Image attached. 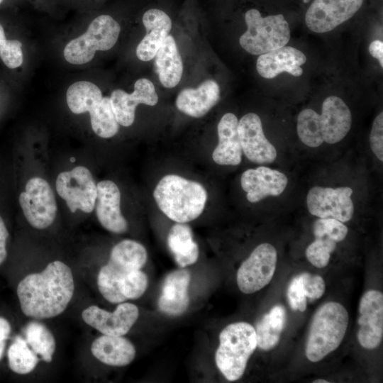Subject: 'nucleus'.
<instances>
[{
	"label": "nucleus",
	"instance_id": "nucleus-27",
	"mask_svg": "<svg viewBox=\"0 0 383 383\" xmlns=\"http://www.w3.org/2000/svg\"><path fill=\"white\" fill-rule=\"evenodd\" d=\"M167 245L177 264L181 267L191 265L198 260L199 247L187 224L177 223L170 228Z\"/></svg>",
	"mask_w": 383,
	"mask_h": 383
},
{
	"label": "nucleus",
	"instance_id": "nucleus-36",
	"mask_svg": "<svg viewBox=\"0 0 383 383\" xmlns=\"http://www.w3.org/2000/svg\"><path fill=\"white\" fill-rule=\"evenodd\" d=\"M21 43L17 40H6L0 44V57L11 69L16 68L23 63V57Z\"/></svg>",
	"mask_w": 383,
	"mask_h": 383
},
{
	"label": "nucleus",
	"instance_id": "nucleus-37",
	"mask_svg": "<svg viewBox=\"0 0 383 383\" xmlns=\"http://www.w3.org/2000/svg\"><path fill=\"white\" fill-rule=\"evenodd\" d=\"M299 276L306 297L315 300L323 295L326 284L322 277L309 272L301 273Z\"/></svg>",
	"mask_w": 383,
	"mask_h": 383
},
{
	"label": "nucleus",
	"instance_id": "nucleus-45",
	"mask_svg": "<svg viewBox=\"0 0 383 383\" xmlns=\"http://www.w3.org/2000/svg\"><path fill=\"white\" fill-rule=\"evenodd\" d=\"M304 3H308L310 0H303Z\"/></svg>",
	"mask_w": 383,
	"mask_h": 383
},
{
	"label": "nucleus",
	"instance_id": "nucleus-41",
	"mask_svg": "<svg viewBox=\"0 0 383 383\" xmlns=\"http://www.w3.org/2000/svg\"><path fill=\"white\" fill-rule=\"evenodd\" d=\"M9 238V232L6 224L0 216V265H1L7 257L6 241Z\"/></svg>",
	"mask_w": 383,
	"mask_h": 383
},
{
	"label": "nucleus",
	"instance_id": "nucleus-31",
	"mask_svg": "<svg viewBox=\"0 0 383 383\" xmlns=\"http://www.w3.org/2000/svg\"><path fill=\"white\" fill-rule=\"evenodd\" d=\"M89 113L91 128L99 137L109 138L118 133L119 124L113 111L109 97H103Z\"/></svg>",
	"mask_w": 383,
	"mask_h": 383
},
{
	"label": "nucleus",
	"instance_id": "nucleus-34",
	"mask_svg": "<svg viewBox=\"0 0 383 383\" xmlns=\"http://www.w3.org/2000/svg\"><path fill=\"white\" fill-rule=\"evenodd\" d=\"M148 284L147 275L138 270L128 273L119 281L118 289L124 301L136 299L145 293Z\"/></svg>",
	"mask_w": 383,
	"mask_h": 383
},
{
	"label": "nucleus",
	"instance_id": "nucleus-8",
	"mask_svg": "<svg viewBox=\"0 0 383 383\" xmlns=\"http://www.w3.org/2000/svg\"><path fill=\"white\" fill-rule=\"evenodd\" d=\"M18 201L26 219L33 228L45 229L54 222L57 201L51 186L45 179L30 178L20 194Z\"/></svg>",
	"mask_w": 383,
	"mask_h": 383
},
{
	"label": "nucleus",
	"instance_id": "nucleus-3",
	"mask_svg": "<svg viewBox=\"0 0 383 383\" xmlns=\"http://www.w3.org/2000/svg\"><path fill=\"white\" fill-rule=\"evenodd\" d=\"M153 196L161 211L176 223H186L204 211L207 192L202 184L177 174L163 177Z\"/></svg>",
	"mask_w": 383,
	"mask_h": 383
},
{
	"label": "nucleus",
	"instance_id": "nucleus-28",
	"mask_svg": "<svg viewBox=\"0 0 383 383\" xmlns=\"http://www.w3.org/2000/svg\"><path fill=\"white\" fill-rule=\"evenodd\" d=\"M286 322V309L276 305L265 314L255 328L257 347L263 350L273 349L279 343Z\"/></svg>",
	"mask_w": 383,
	"mask_h": 383
},
{
	"label": "nucleus",
	"instance_id": "nucleus-25",
	"mask_svg": "<svg viewBox=\"0 0 383 383\" xmlns=\"http://www.w3.org/2000/svg\"><path fill=\"white\" fill-rule=\"evenodd\" d=\"M92 355L102 363L114 367L129 365L135 357V348L123 335H103L91 345Z\"/></svg>",
	"mask_w": 383,
	"mask_h": 383
},
{
	"label": "nucleus",
	"instance_id": "nucleus-22",
	"mask_svg": "<svg viewBox=\"0 0 383 383\" xmlns=\"http://www.w3.org/2000/svg\"><path fill=\"white\" fill-rule=\"evenodd\" d=\"M190 274L187 270H176L164 279L162 292L158 299V308L170 316H179L188 308L189 296L188 287Z\"/></svg>",
	"mask_w": 383,
	"mask_h": 383
},
{
	"label": "nucleus",
	"instance_id": "nucleus-17",
	"mask_svg": "<svg viewBox=\"0 0 383 383\" xmlns=\"http://www.w3.org/2000/svg\"><path fill=\"white\" fill-rule=\"evenodd\" d=\"M288 182V177L284 173L266 166L248 169L240 177L241 187L251 203H257L268 196L281 195Z\"/></svg>",
	"mask_w": 383,
	"mask_h": 383
},
{
	"label": "nucleus",
	"instance_id": "nucleus-2",
	"mask_svg": "<svg viewBox=\"0 0 383 383\" xmlns=\"http://www.w3.org/2000/svg\"><path fill=\"white\" fill-rule=\"evenodd\" d=\"M351 126L352 113L348 105L341 98L329 96L322 104L321 114L311 109L299 112L296 132L305 145L318 148L323 143H339L348 135Z\"/></svg>",
	"mask_w": 383,
	"mask_h": 383
},
{
	"label": "nucleus",
	"instance_id": "nucleus-44",
	"mask_svg": "<svg viewBox=\"0 0 383 383\" xmlns=\"http://www.w3.org/2000/svg\"><path fill=\"white\" fill-rule=\"evenodd\" d=\"M313 383H328V381L323 379H318L313 381Z\"/></svg>",
	"mask_w": 383,
	"mask_h": 383
},
{
	"label": "nucleus",
	"instance_id": "nucleus-1",
	"mask_svg": "<svg viewBox=\"0 0 383 383\" xmlns=\"http://www.w3.org/2000/svg\"><path fill=\"white\" fill-rule=\"evenodd\" d=\"M74 292V281L70 267L60 260L50 262L38 273H31L17 286L22 312L34 319H45L61 314Z\"/></svg>",
	"mask_w": 383,
	"mask_h": 383
},
{
	"label": "nucleus",
	"instance_id": "nucleus-33",
	"mask_svg": "<svg viewBox=\"0 0 383 383\" xmlns=\"http://www.w3.org/2000/svg\"><path fill=\"white\" fill-rule=\"evenodd\" d=\"M336 246L337 243L328 236L315 237L314 240L306 249V257L314 267L323 268L329 263L331 255Z\"/></svg>",
	"mask_w": 383,
	"mask_h": 383
},
{
	"label": "nucleus",
	"instance_id": "nucleus-7",
	"mask_svg": "<svg viewBox=\"0 0 383 383\" xmlns=\"http://www.w3.org/2000/svg\"><path fill=\"white\" fill-rule=\"evenodd\" d=\"M120 31L119 23L111 15L100 14L92 19L84 34L66 45L65 59L72 65L86 64L94 58L96 51L112 48Z\"/></svg>",
	"mask_w": 383,
	"mask_h": 383
},
{
	"label": "nucleus",
	"instance_id": "nucleus-39",
	"mask_svg": "<svg viewBox=\"0 0 383 383\" xmlns=\"http://www.w3.org/2000/svg\"><path fill=\"white\" fill-rule=\"evenodd\" d=\"M287 297L290 307L294 311L304 312L306 309V296L299 276L294 277L288 287Z\"/></svg>",
	"mask_w": 383,
	"mask_h": 383
},
{
	"label": "nucleus",
	"instance_id": "nucleus-21",
	"mask_svg": "<svg viewBox=\"0 0 383 383\" xmlns=\"http://www.w3.org/2000/svg\"><path fill=\"white\" fill-rule=\"evenodd\" d=\"M146 35L136 48L138 58L144 62L153 59L172 29L170 16L158 9L147 10L142 18Z\"/></svg>",
	"mask_w": 383,
	"mask_h": 383
},
{
	"label": "nucleus",
	"instance_id": "nucleus-38",
	"mask_svg": "<svg viewBox=\"0 0 383 383\" xmlns=\"http://www.w3.org/2000/svg\"><path fill=\"white\" fill-rule=\"evenodd\" d=\"M370 146L377 159L383 161V112L381 111L374 119L370 133Z\"/></svg>",
	"mask_w": 383,
	"mask_h": 383
},
{
	"label": "nucleus",
	"instance_id": "nucleus-18",
	"mask_svg": "<svg viewBox=\"0 0 383 383\" xmlns=\"http://www.w3.org/2000/svg\"><path fill=\"white\" fill-rule=\"evenodd\" d=\"M97 197L96 215L106 230L114 233H123L128 223L121 211V192L113 181L102 180L96 184Z\"/></svg>",
	"mask_w": 383,
	"mask_h": 383
},
{
	"label": "nucleus",
	"instance_id": "nucleus-30",
	"mask_svg": "<svg viewBox=\"0 0 383 383\" xmlns=\"http://www.w3.org/2000/svg\"><path fill=\"white\" fill-rule=\"evenodd\" d=\"M24 333L30 348L43 361L52 362L56 343L51 331L43 323L32 321L26 326Z\"/></svg>",
	"mask_w": 383,
	"mask_h": 383
},
{
	"label": "nucleus",
	"instance_id": "nucleus-23",
	"mask_svg": "<svg viewBox=\"0 0 383 383\" xmlns=\"http://www.w3.org/2000/svg\"><path fill=\"white\" fill-rule=\"evenodd\" d=\"M219 99V85L216 81L208 79L196 89H182L176 99L175 105L184 114L200 118L206 115Z\"/></svg>",
	"mask_w": 383,
	"mask_h": 383
},
{
	"label": "nucleus",
	"instance_id": "nucleus-16",
	"mask_svg": "<svg viewBox=\"0 0 383 383\" xmlns=\"http://www.w3.org/2000/svg\"><path fill=\"white\" fill-rule=\"evenodd\" d=\"M110 98L111 107L118 124L128 127L135 120V109L140 104L155 106L158 96L153 83L146 78L138 79L131 94L117 89L112 91Z\"/></svg>",
	"mask_w": 383,
	"mask_h": 383
},
{
	"label": "nucleus",
	"instance_id": "nucleus-47",
	"mask_svg": "<svg viewBox=\"0 0 383 383\" xmlns=\"http://www.w3.org/2000/svg\"><path fill=\"white\" fill-rule=\"evenodd\" d=\"M94 1H101V0H94Z\"/></svg>",
	"mask_w": 383,
	"mask_h": 383
},
{
	"label": "nucleus",
	"instance_id": "nucleus-11",
	"mask_svg": "<svg viewBox=\"0 0 383 383\" xmlns=\"http://www.w3.org/2000/svg\"><path fill=\"white\" fill-rule=\"evenodd\" d=\"M353 193L349 187H313L306 195L308 211L318 218H333L343 223L348 222L354 214Z\"/></svg>",
	"mask_w": 383,
	"mask_h": 383
},
{
	"label": "nucleus",
	"instance_id": "nucleus-46",
	"mask_svg": "<svg viewBox=\"0 0 383 383\" xmlns=\"http://www.w3.org/2000/svg\"><path fill=\"white\" fill-rule=\"evenodd\" d=\"M4 0H0V4L3 3Z\"/></svg>",
	"mask_w": 383,
	"mask_h": 383
},
{
	"label": "nucleus",
	"instance_id": "nucleus-35",
	"mask_svg": "<svg viewBox=\"0 0 383 383\" xmlns=\"http://www.w3.org/2000/svg\"><path fill=\"white\" fill-rule=\"evenodd\" d=\"M314 237L326 235L336 243L343 241L348 235V228L344 223L333 218H318L312 226Z\"/></svg>",
	"mask_w": 383,
	"mask_h": 383
},
{
	"label": "nucleus",
	"instance_id": "nucleus-19",
	"mask_svg": "<svg viewBox=\"0 0 383 383\" xmlns=\"http://www.w3.org/2000/svg\"><path fill=\"white\" fill-rule=\"evenodd\" d=\"M147 259L146 249L141 243L126 239L113 247L108 262L101 269L118 283L128 273L141 270Z\"/></svg>",
	"mask_w": 383,
	"mask_h": 383
},
{
	"label": "nucleus",
	"instance_id": "nucleus-40",
	"mask_svg": "<svg viewBox=\"0 0 383 383\" xmlns=\"http://www.w3.org/2000/svg\"><path fill=\"white\" fill-rule=\"evenodd\" d=\"M11 331L9 322L4 317H0V360L3 357L6 340Z\"/></svg>",
	"mask_w": 383,
	"mask_h": 383
},
{
	"label": "nucleus",
	"instance_id": "nucleus-20",
	"mask_svg": "<svg viewBox=\"0 0 383 383\" xmlns=\"http://www.w3.org/2000/svg\"><path fill=\"white\" fill-rule=\"evenodd\" d=\"M306 60L301 50L284 45L260 55L256 62V69L258 74L265 79L274 78L282 72L299 77L303 74L301 66Z\"/></svg>",
	"mask_w": 383,
	"mask_h": 383
},
{
	"label": "nucleus",
	"instance_id": "nucleus-6",
	"mask_svg": "<svg viewBox=\"0 0 383 383\" xmlns=\"http://www.w3.org/2000/svg\"><path fill=\"white\" fill-rule=\"evenodd\" d=\"M247 30L240 36V46L248 53L260 55L287 45L290 28L282 14L262 17L255 9L245 13Z\"/></svg>",
	"mask_w": 383,
	"mask_h": 383
},
{
	"label": "nucleus",
	"instance_id": "nucleus-9",
	"mask_svg": "<svg viewBox=\"0 0 383 383\" xmlns=\"http://www.w3.org/2000/svg\"><path fill=\"white\" fill-rule=\"evenodd\" d=\"M55 189L72 213L79 210L89 213L95 208L97 186L91 172L84 166L60 172L56 179Z\"/></svg>",
	"mask_w": 383,
	"mask_h": 383
},
{
	"label": "nucleus",
	"instance_id": "nucleus-26",
	"mask_svg": "<svg viewBox=\"0 0 383 383\" xmlns=\"http://www.w3.org/2000/svg\"><path fill=\"white\" fill-rule=\"evenodd\" d=\"M155 67L162 85L176 87L181 80L183 64L174 38L168 35L155 56Z\"/></svg>",
	"mask_w": 383,
	"mask_h": 383
},
{
	"label": "nucleus",
	"instance_id": "nucleus-32",
	"mask_svg": "<svg viewBox=\"0 0 383 383\" xmlns=\"http://www.w3.org/2000/svg\"><path fill=\"white\" fill-rule=\"evenodd\" d=\"M7 357L10 369L19 374L31 372L39 361L38 355L30 348L26 339L20 335L16 336L10 345Z\"/></svg>",
	"mask_w": 383,
	"mask_h": 383
},
{
	"label": "nucleus",
	"instance_id": "nucleus-42",
	"mask_svg": "<svg viewBox=\"0 0 383 383\" xmlns=\"http://www.w3.org/2000/svg\"><path fill=\"white\" fill-rule=\"evenodd\" d=\"M370 55L378 60L381 67H383V42L380 40H373L369 46Z\"/></svg>",
	"mask_w": 383,
	"mask_h": 383
},
{
	"label": "nucleus",
	"instance_id": "nucleus-5",
	"mask_svg": "<svg viewBox=\"0 0 383 383\" xmlns=\"http://www.w3.org/2000/svg\"><path fill=\"white\" fill-rule=\"evenodd\" d=\"M257 347L255 328L247 322L228 325L219 334L215 355L217 367L228 381L239 379Z\"/></svg>",
	"mask_w": 383,
	"mask_h": 383
},
{
	"label": "nucleus",
	"instance_id": "nucleus-13",
	"mask_svg": "<svg viewBox=\"0 0 383 383\" xmlns=\"http://www.w3.org/2000/svg\"><path fill=\"white\" fill-rule=\"evenodd\" d=\"M357 338L365 349L373 350L383 338V294L378 290L367 291L358 307Z\"/></svg>",
	"mask_w": 383,
	"mask_h": 383
},
{
	"label": "nucleus",
	"instance_id": "nucleus-12",
	"mask_svg": "<svg viewBox=\"0 0 383 383\" xmlns=\"http://www.w3.org/2000/svg\"><path fill=\"white\" fill-rule=\"evenodd\" d=\"M363 0H313L305 15L307 28L317 33L331 31L352 18Z\"/></svg>",
	"mask_w": 383,
	"mask_h": 383
},
{
	"label": "nucleus",
	"instance_id": "nucleus-15",
	"mask_svg": "<svg viewBox=\"0 0 383 383\" xmlns=\"http://www.w3.org/2000/svg\"><path fill=\"white\" fill-rule=\"evenodd\" d=\"M238 133L243 152L250 161L260 165L275 161L277 150L265 137L257 114L244 115L238 121Z\"/></svg>",
	"mask_w": 383,
	"mask_h": 383
},
{
	"label": "nucleus",
	"instance_id": "nucleus-29",
	"mask_svg": "<svg viewBox=\"0 0 383 383\" xmlns=\"http://www.w3.org/2000/svg\"><path fill=\"white\" fill-rule=\"evenodd\" d=\"M102 98L99 87L88 81L73 83L69 87L66 93L67 106L75 114L89 112Z\"/></svg>",
	"mask_w": 383,
	"mask_h": 383
},
{
	"label": "nucleus",
	"instance_id": "nucleus-14",
	"mask_svg": "<svg viewBox=\"0 0 383 383\" xmlns=\"http://www.w3.org/2000/svg\"><path fill=\"white\" fill-rule=\"evenodd\" d=\"M139 316L136 305L129 302L119 303L111 312L92 305L82 312L83 321L103 335L121 336L126 335Z\"/></svg>",
	"mask_w": 383,
	"mask_h": 383
},
{
	"label": "nucleus",
	"instance_id": "nucleus-10",
	"mask_svg": "<svg viewBox=\"0 0 383 383\" xmlns=\"http://www.w3.org/2000/svg\"><path fill=\"white\" fill-rule=\"evenodd\" d=\"M277 252L270 243L258 245L238 270L237 284L244 294H252L272 280L277 266Z\"/></svg>",
	"mask_w": 383,
	"mask_h": 383
},
{
	"label": "nucleus",
	"instance_id": "nucleus-43",
	"mask_svg": "<svg viewBox=\"0 0 383 383\" xmlns=\"http://www.w3.org/2000/svg\"><path fill=\"white\" fill-rule=\"evenodd\" d=\"M6 36L4 33V30L2 25L0 23V44L6 40Z\"/></svg>",
	"mask_w": 383,
	"mask_h": 383
},
{
	"label": "nucleus",
	"instance_id": "nucleus-4",
	"mask_svg": "<svg viewBox=\"0 0 383 383\" xmlns=\"http://www.w3.org/2000/svg\"><path fill=\"white\" fill-rule=\"evenodd\" d=\"M349 315L335 301L326 302L314 313L305 346V355L312 362L323 360L341 344L347 331Z\"/></svg>",
	"mask_w": 383,
	"mask_h": 383
},
{
	"label": "nucleus",
	"instance_id": "nucleus-24",
	"mask_svg": "<svg viewBox=\"0 0 383 383\" xmlns=\"http://www.w3.org/2000/svg\"><path fill=\"white\" fill-rule=\"evenodd\" d=\"M238 121L232 113H225L218 122V143L212 153L213 161L220 165H238L242 160V147L238 133Z\"/></svg>",
	"mask_w": 383,
	"mask_h": 383
}]
</instances>
